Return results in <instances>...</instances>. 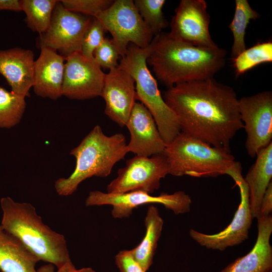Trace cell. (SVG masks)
Wrapping results in <instances>:
<instances>
[{"instance_id":"cell-12","label":"cell","mask_w":272,"mask_h":272,"mask_svg":"<svg viewBox=\"0 0 272 272\" xmlns=\"http://www.w3.org/2000/svg\"><path fill=\"white\" fill-rule=\"evenodd\" d=\"M238 106L247 135L245 148L250 157H255L272 142V92L243 97L239 99Z\"/></svg>"},{"instance_id":"cell-6","label":"cell","mask_w":272,"mask_h":272,"mask_svg":"<svg viewBox=\"0 0 272 272\" xmlns=\"http://www.w3.org/2000/svg\"><path fill=\"white\" fill-rule=\"evenodd\" d=\"M150 44L141 48L130 43L125 55L120 57L118 66L127 72L135 84L136 99L142 103L153 116L166 145L181 132L178 119L165 102L156 79L147 66Z\"/></svg>"},{"instance_id":"cell-33","label":"cell","mask_w":272,"mask_h":272,"mask_svg":"<svg viewBox=\"0 0 272 272\" xmlns=\"http://www.w3.org/2000/svg\"><path fill=\"white\" fill-rule=\"evenodd\" d=\"M1 10L21 11L20 2L18 0H0V11Z\"/></svg>"},{"instance_id":"cell-11","label":"cell","mask_w":272,"mask_h":272,"mask_svg":"<svg viewBox=\"0 0 272 272\" xmlns=\"http://www.w3.org/2000/svg\"><path fill=\"white\" fill-rule=\"evenodd\" d=\"M85 203L86 206L111 205L113 217L122 219L129 217L135 208L152 203L162 204L176 215L184 214L190 211L191 200L183 191L153 196L142 191L113 194L96 190L90 192Z\"/></svg>"},{"instance_id":"cell-7","label":"cell","mask_w":272,"mask_h":272,"mask_svg":"<svg viewBox=\"0 0 272 272\" xmlns=\"http://www.w3.org/2000/svg\"><path fill=\"white\" fill-rule=\"evenodd\" d=\"M110 32L120 57L130 43L145 48L154 35L139 14L132 0H116L95 17Z\"/></svg>"},{"instance_id":"cell-2","label":"cell","mask_w":272,"mask_h":272,"mask_svg":"<svg viewBox=\"0 0 272 272\" xmlns=\"http://www.w3.org/2000/svg\"><path fill=\"white\" fill-rule=\"evenodd\" d=\"M227 51L218 47L190 45L162 32L154 37L147 59L157 79L171 87L175 85L214 78L226 64Z\"/></svg>"},{"instance_id":"cell-17","label":"cell","mask_w":272,"mask_h":272,"mask_svg":"<svg viewBox=\"0 0 272 272\" xmlns=\"http://www.w3.org/2000/svg\"><path fill=\"white\" fill-rule=\"evenodd\" d=\"M34 54L30 49L14 47L0 49V74L20 96H30L34 83Z\"/></svg>"},{"instance_id":"cell-13","label":"cell","mask_w":272,"mask_h":272,"mask_svg":"<svg viewBox=\"0 0 272 272\" xmlns=\"http://www.w3.org/2000/svg\"><path fill=\"white\" fill-rule=\"evenodd\" d=\"M169 33L173 38L193 46L218 47L211 36L210 16L204 0H181L175 10Z\"/></svg>"},{"instance_id":"cell-37","label":"cell","mask_w":272,"mask_h":272,"mask_svg":"<svg viewBox=\"0 0 272 272\" xmlns=\"http://www.w3.org/2000/svg\"><path fill=\"white\" fill-rule=\"evenodd\" d=\"M269 272H272V270H271V271H269Z\"/></svg>"},{"instance_id":"cell-8","label":"cell","mask_w":272,"mask_h":272,"mask_svg":"<svg viewBox=\"0 0 272 272\" xmlns=\"http://www.w3.org/2000/svg\"><path fill=\"white\" fill-rule=\"evenodd\" d=\"M241 164L235 161L227 170L229 175L239 187L240 203L231 223L221 232L208 234L194 229L189 231V235L200 245L208 249L223 251L229 247L239 245L248 237L252 218L249 202L248 186L242 175Z\"/></svg>"},{"instance_id":"cell-14","label":"cell","mask_w":272,"mask_h":272,"mask_svg":"<svg viewBox=\"0 0 272 272\" xmlns=\"http://www.w3.org/2000/svg\"><path fill=\"white\" fill-rule=\"evenodd\" d=\"M65 60L62 95L74 100L101 96L106 74L94 58L76 52Z\"/></svg>"},{"instance_id":"cell-22","label":"cell","mask_w":272,"mask_h":272,"mask_svg":"<svg viewBox=\"0 0 272 272\" xmlns=\"http://www.w3.org/2000/svg\"><path fill=\"white\" fill-rule=\"evenodd\" d=\"M163 224L164 220L160 216L158 208L153 205L149 206L145 219V236L137 247L130 250L133 258L145 272L153 263Z\"/></svg>"},{"instance_id":"cell-24","label":"cell","mask_w":272,"mask_h":272,"mask_svg":"<svg viewBox=\"0 0 272 272\" xmlns=\"http://www.w3.org/2000/svg\"><path fill=\"white\" fill-rule=\"evenodd\" d=\"M56 0L20 1L22 11L26 14L25 22L33 31L44 33L50 24Z\"/></svg>"},{"instance_id":"cell-20","label":"cell","mask_w":272,"mask_h":272,"mask_svg":"<svg viewBox=\"0 0 272 272\" xmlns=\"http://www.w3.org/2000/svg\"><path fill=\"white\" fill-rule=\"evenodd\" d=\"M256 159L244 179L249 191V202L252 218L259 216L260 207L263 194L272 178V142L260 150Z\"/></svg>"},{"instance_id":"cell-9","label":"cell","mask_w":272,"mask_h":272,"mask_svg":"<svg viewBox=\"0 0 272 272\" xmlns=\"http://www.w3.org/2000/svg\"><path fill=\"white\" fill-rule=\"evenodd\" d=\"M92 18L65 9L58 1L48 28L38 38V47L55 50L64 58L81 52L84 34Z\"/></svg>"},{"instance_id":"cell-4","label":"cell","mask_w":272,"mask_h":272,"mask_svg":"<svg viewBox=\"0 0 272 272\" xmlns=\"http://www.w3.org/2000/svg\"><path fill=\"white\" fill-rule=\"evenodd\" d=\"M127 153L126 139L123 134L107 136L100 126L96 125L71 150L70 154L76 160L75 169L69 177L55 181L57 193L61 196H68L75 192L79 185L87 178L108 176L114 165L124 159Z\"/></svg>"},{"instance_id":"cell-3","label":"cell","mask_w":272,"mask_h":272,"mask_svg":"<svg viewBox=\"0 0 272 272\" xmlns=\"http://www.w3.org/2000/svg\"><path fill=\"white\" fill-rule=\"evenodd\" d=\"M1 226L19 239L39 261L49 262L58 268L71 260L64 236L44 224L31 204L5 197L1 199Z\"/></svg>"},{"instance_id":"cell-10","label":"cell","mask_w":272,"mask_h":272,"mask_svg":"<svg viewBox=\"0 0 272 272\" xmlns=\"http://www.w3.org/2000/svg\"><path fill=\"white\" fill-rule=\"evenodd\" d=\"M169 174V166L163 153L151 157L135 156L117 171V176L107 186V192L118 194L142 191L152 194L160 186L161 179Z\"/></svg>"},{"instance_id":"cell-15","label":"cell","mask_w":272,"mask_h":272,"mask_svg":"<svg viewBox=\"0 0 272 272\" xmlns=\"http://www.w3.org/2000/svg\"><path fill=\"white\" fill-rule=\"evenodd\" d=\"M135 82L119 66L105 75L101 97L105 101L104 112L119 126H125L135 102Z\"/></svg>"},{"instance_id":"cell-23","label":"cell","mask_w":272,"mask_h":272,"mask_svg":"<svg viewBox=\"0 0 272 272\" xmlns=\"http://www.w3.org/2000/svg\"><path fill=\"white\" fill-rule=\"evenodd\" d=\"M259 17L258 13L251 8L247 0L235 1L234 17L229 25L233 36L231 51V56L233 59L246 49L245 35L250 21L257 19Z\"/></svg>"},{"instance_id":"cell-30","label":"cell","mask_w":272,"mask_h":272,"mask_svg":"<svg viewBox=\"0 0 272 272\" xmlns=\"http://www.w3.org/2000/svg\"><path fill=\"white\" fill-rule=\"evenodd\" d=\"M120 57L112 39L105 38L94 52V58L101 68L110 70L118 66Z\"/></svg>"},{"instance_id":"cell-29","label":"cell","mask_w":272,"mask_h":272,"mask_svg":"<svg viewBox=\"0 0 272 272\" xmlns=\"http://www.w3.org/2000/svg\"><path fill=\"white\" fill-rule=\"evenodd\" d=\"M63 7L73 12L95 17L109 8L114 1L111 0H62Z\"/></svg>"},{"instance_id":"cell-19","label":"cell","mask_w":272,"mask_h":272,"mask_svg":"<svg viewBox=\"0 0 272 272\" xmlns=\"http://www.w3.org/2000/svg\"><path fill=\"white\" fill-rule=\"evenodd\" d=\"M258 234L255 244L247 254L236 259L219 272H269L272 270V217L257 218Z\"/></svg>"},{"instance_id":"cell-36","label":"cell","mask_w":272,"mask_h":272,"mask_svg":"<svg viewBox=\"0 0 272 272\" xmlns=\"http://www.w3.org/2000/svg\"><path fill=\"white\" fill-rule=\"evenodd\" d=\"M76 272H96L91 267H84L79 269H76Z\"/></svg>"},{"instance_id":"cell-34","label":"cell","mask_w":272,"mask_h":272,"mask_svg":"<svg viewBox=\"0 0 272 272\" xmlns=\"http://www.w3.org/2000/svg\"><path fill=\"white\" fill-rule=\"evenodd\" d=\"M76 269L71 260L58 268L56 272H76Z\"/></svg>"},{"instance_id":"cell-35","label":"cell","mask_w":272,"mask_h":272,"mask_svg":"<svg viewBox=\"0 0 272 272\" xmlns=\"http://www.w3.org/2000/svg\"><path fill=\"white\" fill-rule=\"evenodd\" d=\"M37 271L38 272H54L53 264L51 263L41 266Z\"/></svg>"},{"instance_id":"cell-18","label":"cell","mask_w":272,"mask_h":272,"mask_svg":"<svg viewBox=\"0 0 272 272\" xmlns=\"http://www.w3.org/2000/svg\"><path fill=\"white\" fill-rule=\"evenodd\" d=\"M40 49L39 56L35 60L32 87L37 96L56 100L62 95L65 58L51 49Z\"/></svg>"},{"instance_id":"cell-32","label":"cell","mask_w":272,"mask_h":272,"mask_svg":"<svg viewBox=\"0 0 272 272\" xmlns=\"http://www.w3.org/2000/svg\"><path fill=\"white\" fill-rule=\"evenodd\" d=\"M271 212L272 182L269 183L263 194L260 204L259 217L271 215Z\"/></svg>"},{"instance_id":"cell-1","label":"cell","mask_w":272,"mask_h":272,"mask_svg":"<svg viewBox=\"0 0 272 272\" xmlns=\"http://www.w3.org/2000/svg\"><path fill=\"white\" fill-rule=\"evenodd\" d=\"M162 97L181 132L230 152L231 141L243 127L232 88L211 78L175 85Z\"/></svg>"},{"instance_id":"cell-21","label":"cell","mask_w":272,"mask_h":272,"mask_svg":"<svg viewBox=\"0 0 272 272\" xmlns=\"http://www.w3.org/2000/svg\"><path fill=\"white\" fill-rule=\"evenodd\" d=\"M39 260L12 234L0 225V270L2 272H38Z\"/></svg>"},{"instance_id":"cell-5","label":"cell","mask_w":272,"mask_h":272,"mask_svg":"<svg viewBox=\"0 0 272 272\" xmlns=\"http://www.w3.org/2000/svg\"><path fill=\"white\" fill-rule=\"evenodd\" d=\"M163 153L169 174L175 176L217 177L226 174L235 162L230 152L182 132L166 145Z\"/></svg>"},{"instance_id":"cell-31","label":"cell","mask_w":272,"mask_h":272,"mask_svg":"<svg viewBox=\"0 0 272 272\" xmlns=\"http://www.w3.org/2000/svg\"><path fill=\"white\" fill-rule=\"evenodd\" d=\"M115 263L120 272H145L133 258L130 251L123 250L115 256Z\"/></svg>"},{"instance_id":"cell-26","label":"cell","mask_w":272,"mask_h":272,"mask_svg":"<svg viewBox=\"0 0 272 272\" xmlns=\"http://www.w3.org/2000/svg\"><path fill=\"white\" fill-rule=\"evenodd\" d=\"M272 62V42L258 43L246 49L233 59V65L237 75L262 63Z\"/></svg>"},{"instance_id":"cell-16","label":"cell","mask_w":272,"mask_h":272,"mask_svg":"<svg viewBox=\"0 0 272 272\" xmlns=\"http://www.w3.org/2000/svg\"><path fill=\"white\" fill-rule=\"evenodd\" d=\"M125 126L130 134L128 152L144 157L163 153L166 144L153 116L142 103L135 102Z\"/></svg>"},{"instance_id":"cell-28","label":"cell","mask_w":272,"mask_h":272,"mask_svg":"<svg viewBox=\"0 0 272 272\" xmlns=\"http://www.w3.org/2000/svg\"><path fill=\"white\" fill-rule=\"evenodd\" d=\"M106 30L96 18H92L82 42L81 53L88 59H94V52L104 39Z\"/></svg>"},{"instance_id":"cell-27","label":"cell","mask_w":272,"mask_h":272,"mask_svg":"<svg viewBox=\"0 0 272 272\" xmlns=\"http://www.w3.org/2000/svg\"><path fill=\"white\" fill-rule=\"evenodd\" d=\"M165 0H135L134 4L144 22L155 36L166 28L168 22L164 17L162 9Z\"/></svg>"},{"instance_id":"cell-25","label":"cell","mask_w":272,"mask_h":272,"mask_svg":"<svg viewBox=\"0 0 272 272\" xmlns=\"http://www.w3.org/2000/svg\"><path fill=\"white\" fill-rule=\"evenodd\" d=\"M26 107L25 97L0 86V127L10 128L19 124Z\"/></svg>"}]
</instances>
